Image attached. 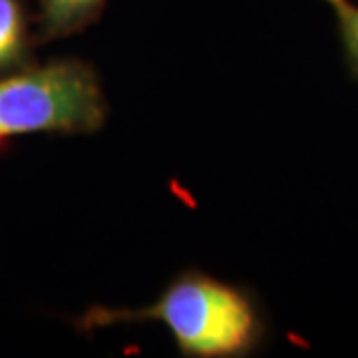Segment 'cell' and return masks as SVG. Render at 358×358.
Returning <instances> with one entry per match:
<instances>
[{"label": "cell", "instance_id": "obj_2", "mask_svg": "<svg viewBox=\"0 0 358 358\" xmlns=\"http://www.w3.org/2000/svg\"><path fill=\"white\" fill-rule=\"evenodd\" d=\"M110 106L96 68L80 58H54L0 76V145L30 134H94Z\"/></svg>", "mask_w": 358, "mask_h": 358}, {"label": "cell", "instance_id": "obj_4", "mask_svg": "<svg viewBox=\"0 0 358 358\" xmlns=\"http://www.w3.org/2000/svg\"><path fill=\"white\" fill-rule=\"evenodd\" d=\"M108 0H38L34 14L38 44L70 38L102 18Z\"/></svg>", "mask_w": 358, "mask_h": 358}, {"label": "cell", "instance_id": "obj_3", "mask_svg": "<svg viewBox=\"0 0 358 358\" xmlns=\"http://www.w3.org/2000/svg\"><path fill=\"white\" fill-rule=\"evenodd\" d=\"M28 0H0V76L36 64L38 46Z\"/></svg>", "mask_w": 358, "mask_h": 358}, {"label": "cell", "instance_id": "obj_5", "mask_svg": "<svg viewBox=\"0 0 358 358\" xmlns=\"http://www.w3.org/2000/svg\"><path fill=\"white\" fill-rule=\"evenodd\" d=\"M334 14L338 38L345 50V60L350 74L358 80V6L350 0H324Z\"/></svg>", "mask_w": 358, "mask_h": 358}, {"label": "cell", "instance_id": "obj_1", "mask_svg": "<svg viewBox=\"0 0 358 358\" xmlns=\"http://www.w3.org/2000/svg\"><path fill=\"white\" fill-rule=\"evenodd\" d=\"M131 322H162L187 358L249 357L267 336V320L251 291L197 268L179 273L152 305H94L74 320V327L80 333H94Z\"/></svg>", "mask_w": 358, "mask_h": 358}]
</instances>
